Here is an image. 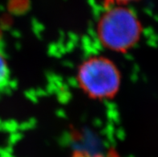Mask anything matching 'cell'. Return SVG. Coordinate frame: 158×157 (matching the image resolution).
Returning a JSON list of instances; mask_svg holds the SVG:
<instances>
[{
	"label": "cell",
	"instance_id": "1",
	"mask_svg": "<svg viewBox=\"0 0 158 157\" xmlns=\"http://www.w3.org/2000/svg\"><path fill=\"white\" fill-rule=\"evenodd\" d=\"M142 27L134 13L114 7L104 13L98 24V35L104 46L116 52H126L140 39Z\"/></svg>",
	"mask_w": 158,
	"mask_h": 157
},
{
	"label": "cell",
	"instance_id": "2",
	"mask_svg": "<svg viewBox=\"0 0 158 157\" xmlns=\"http://www.w3.org/2000/svg\"><path fill=\"white\" fill-rule=\"evenodd\" d=\"M77 78L83 91L95 99L113 97L120 88L118 69L104 57H93L84 62L79 68Z\"/></svg>",
	"mask_w": 158,
	"mask_h": 157
},
{
	"label": "cell",
	"instance_id": "3",
	"mask_svg": "<svg viewBox=\"0 0 158 157\" xmlns=\"http://www.w3.org/2000/svg\"><path fill=\"white\" fill-rule=\"evenodd\" d=\"M10 81V70L2 52L0 51V91L3 90Z\"/></svg>",
	"mask_w": 158,
	"mask_h": 157
},
{
	"label": "cell",
	"instance_id": "4",
	"mask_svg": "<svg viewBox=\"0 0 158 157\" xmlns=\"http://www.w3.org/2000/svg\"><path fill=\"white\" fill-rule=\"evenodd\" d=\"M132 1H136V0H104V2L108 5L113 3H126V2H132Z\"/></svg>",
	"mask_w": 158,
	"mask_h": 157
},
{
	"label": "cell",
	"instance_id": "5",
	"mask_svg": "<svg viewBox=\"0 0 158 157\" xmlns=\"http://www.w3.org/2000/svg\"><path fill=\"white\" fill-rule=\"evenodd\" d=\"M72 157H92L90 155L85 153V152H83V151H76Z\"/></svg>",
	"mask_w": 158,
	"mask_h": 157
}]
</instances>
